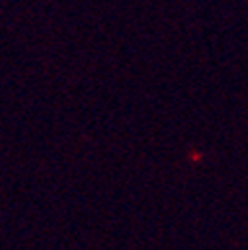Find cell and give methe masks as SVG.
Masks as SVG:
<instances>
[]
</instances>
